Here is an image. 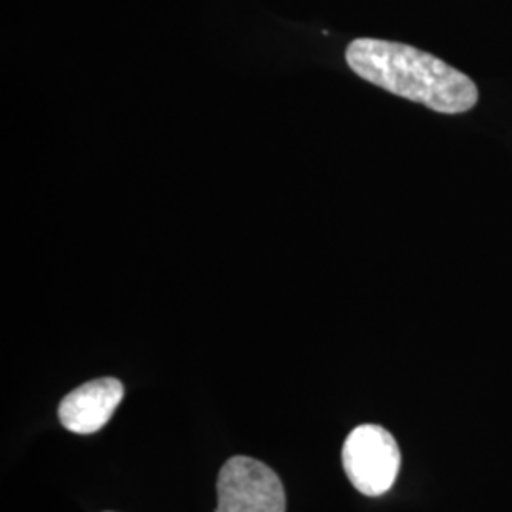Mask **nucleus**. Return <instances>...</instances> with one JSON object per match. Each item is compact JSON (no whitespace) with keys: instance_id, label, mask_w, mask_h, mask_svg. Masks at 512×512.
<instances>
[{"instance_id":"4","label":"nucleus","mask_w":512,"mask_h":512,"mask_svg":"<svg viewBox=\"0 0 512 512\" xmlns=\"http://www.w3.org/2000/svg\"><path fill=\"white\" fill-rule=\"evenodd\" d=\"M124 399V385L116 378H99L76 387L59 404L61 425L76 435L101 431Z\"/></svg>"},{"instance_id":"2","label":"nucleus","mask_w":512,"mask_h":512,"mask_svg":"<svg viewBox=\"0 0 512 512\" xmlns=\"http://www.w3.org/2000/svg\"><path fill=\"white\" fill-rule=\"evenodd\" d=\"M342 463L349 482L368 497L389 492L401 469V450L393 435L380 425H359L342 448Z\"/></svg>"},{"instance_id":"3","label":"nucleus","mask_w":512,"mask_h":512,"mask_svg":"<svg viewBox=\"0 0 512 512\" xmlns=\"http://www.w3.org/2000/svg\"><path fill=\"white\" fill-rule=\"evenodd\" d=\"M217 512H285L287 499L281 478L258 459H228L217 482Z\"/></svg>"},{"instance_id":"1","label":"nucleus","mask_w":512,"mask_h":512,"mask_svg":"<svg viewBox=\"0 0 512 512\" xmlns=\"http://www.w3.org/2000/svg\"><path fill=\"white\" fill-rule=\"evenodd\" d=\"M346 61L366 82L440 114L469 112L478 103V88L467 74L408 44L357 38Z\"/></svg>"}]
</instances>
